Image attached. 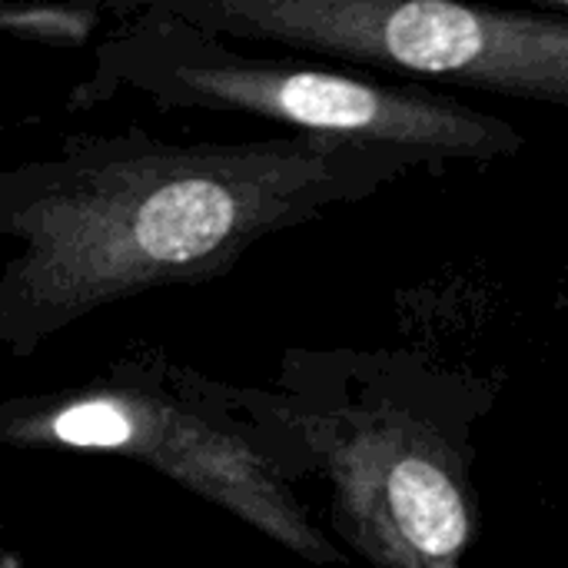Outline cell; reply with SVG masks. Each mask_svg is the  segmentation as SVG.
Returning a JSON list of instances; mask_svg holds the SVG:
<instances>
[{"instance_id": "cell-2", "label": "cell", "mask_w": 568, "mask_h": 568, "mask_svg": "<svg viewBox=\"0 0 568 568\" xmlns=\"http://www.w3.org/2000/svg\"><path fill=\"white\" fill-rule=\"evenodd\" d=\"M236 13L346 67L568 106V13L453 0H270Z\"/></svg>"}, {"instance_id": "cell-1", "label": "cell", "mask_w": 568, "mask_h": 568, "mask_svg": "<svg viewBox=\"0 0 568 568\" xmlns=\"http://www.w3.org/2000/svg\"><path fill=\"white\" fill-rule=\"evenodd\" d=\"M313 376L293 426L329 483L343 542L373 568H466L473 429L493 396L409 349L343 346Z\"/></svg>"}, {"instance_id": "cell-3", "label": "cell", "mask_w": 568, "mask_h": 568, "mask_svg": "<svg viewBox=\"0 0 568 568\" xmlns=\"http://www.w3.org/2000/svg\"><path fill=\"white\" fill-rule=\"evenodd\" d=\"M53 433L70 446H120L130 439L133 426L110 403H83L67 409L53 423Z\"/></svg>"}]
</instances>
